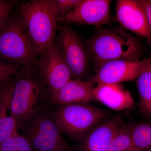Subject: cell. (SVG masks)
I'll list each match as a JSON object with an SVG mask.
<instances>
[{
	"instance_id": "6da1fadb",
	"label": "cell",
	"mask_w": 151,
	"mask_h": 151,
	"mask_svg": "<svg viewBox=\"0 0 151 151\" xmlns=\"http://www.w3.org/2000/svg\"><path fill=\"white\" fill-rule=\"evenodd\" d=\"M84 44L95 71L109 61L137 60L142 55L137 38L122 27H95Z\"/></svg>"
},
{
	"instance_id": "7a4b0ae2",
	"label": "cell",
	"mask_w": 151,
	"mask_h": 151,
	"mask_svg": "<svg viewBox=\"0 0 151 151\" xmlns=\"http://www.w3.org/2000/svg\"><path fill=\"white\" fill-rule=\"evenodd\" d=\"M50 94L34 65L25 66L14 77L10 114L18 126L50 103Z\"/></svg>"
},
{
	"instance_id": "3957f363",
	"label": "cell",
	"mask_w": 151,
	"mask_h": 151,
	"mask_svg": "<svg viewBox=\"0 0 151 151\" xmlns=\"http://www.w3.org/2000/svg\"><path fill=\"white\" fill-rule=\"evenodd\" d=\"M38 56L35 43L18 11L14 12L0 30V60L30 66Z\"/></svg>"
},
{
	"instance_id": "277c9868",
	"label": "cell",
	"mask_w": 151,
	"mask_h": 151,
	"mask_svg": "<svg viewBox=\"0 0 151 151\" xmlns=\"http://www.w3.org/2000/svg\"><path fill=\"white\" fill-rule=\"evenodd\" d=\"M17 9L40 57L54 43L56 35L58 17L52 0H31L20 3Z\"/></svg>"
},
{
	"instance_id": "5b68a950",
	"label": "cell",
	"mask_w": 151,
	"mask_h": 151,
	"mask_svg": "<svg viewBox=\"0 0 151 151\" xmlns=\"http://www.w3.org/2000/svg\"><path fill=\"white\" fill-rule=\"evenodd\" d=\"M56 106L53 116L60 131L74 140H81L93 127L111 115L110 111L88 103Z\"/></svg>"
},
{
	"instance_id": "8992f818",
	"label": "cell",
	"mask_w": 151,
	"mask_h": 151,
	"mask_svg": "<svg viewBox=\"0 0 151 151\" xmlns=\"http://www.w3.org/2000/svg\"><path fill=\"white\" fill-rule=\"evenodd\" d=\"M48 105L18 125V131L35 151H57L68 146L55 121Z\"/></svg>"
},
{
	"instance_id": "52a82bcc",
	"label": "cell",
	"mask_w": 151,
	"mask_h": 151,
	"mask_svg": "<svg viewBox=\"0 0 151 151\" xmlns=\"http://www.w3.org/2000/svg\"><path fill=\"white\" fill-rule=\"evenodd\" d=\"M54 44L72 79L86 81L90 60L84 41L70 24H58Z\"/></svg>"
},
{
	"instance_id": "ba28073f",
	"label": "cell",
	"mask_w": 151,
	"mask_h": 151,
	"mask_svg": "<svg viewBox=\"0 0 151 151\" xmlns=\"http://www.w3.org/2000/svg\"><path fill=\"white\" fill-rule=\"evenodd\" d=\"M34 65L50 95L72 79L70 70L54 43Z\"/></svg>"
},
{
	"instance_id": "9c48e42d",
	"label": "cell",
	"mask_w": 151,
	"mask_h": 151,
	"mask_svg": "<svg viewBox=\"0 0 151 151\" xmlns=\"http://www.w3.org/2000/svg\"><path fill=\"white\" fill-rule=\"evenodd\" d=\"M111 2L110 0H82L66 16L58 19V22L103 27L109 23Z\"/></svg>"
},
{
	"instance_id": "30bf717a",
	"label": "cell",
	"mask_w": 151,
	"mask_h": 151,
	"mask_svg": "<svg viewBox=\"0 0 151 151\" xmlns=\"http://www.w3.org/2000/svg\"><path fill=\"white\" fill-rule=\"evenodd\" d=\"M147 58L143 60H118L106 63L96 70L89 80L94 84H120L136 79Z\"/></svg>"
},
{
	"instance_id": "8fae6325",
	"label": "cell",
	"mask_w": 151,
	"mask_h": 151,
	"mask_svg": "<svg viewBox=\"0 0 151 151\" xmlns=\"http://www.w3.org/2000/svg\"><path fill=\"white\" fill-rule=\"evenodd\" d=\"M114 19L124 29L142 37L151 44L150 30L147 16L139 0L116 1Z\"/></svg>"
},
{
	"instance_id": "7c38bea8",
	"label": "cell",
	"mask_w": 151,
	"mask_h": 151,
	"mask_svg": "<svg viewBox=\"0 0 151 151\" xmlns=\"http://www.w3.org/2000/svg\"><path fill=\"white\" fill-rule=\"evenodd\" d=\"M122 115L108 118L91 129L81 139L80 151H106L123 125Z\"/></svg>"
},
{
	"instance_id": "4fadbf2b",
	"label": "cell",
	"mask_w": 151,
	"mask_h": 151,
	"mask_svg": "<svg viewBox=\"0 0 151 151\" xmlns=\"http://www.w3.org/2000/svg\"><path fill=\"white\" fill-rule=\"evenodd\" d=\"M95 84L86 81L71 79L59 90L50 94V103L56 105L75 103H88L95 100Z\"/></svg>"
},
{
	"instance_id": "5bb4252c",
	"label": "cell",
	"mask_w": 151,
	"mask_h": 151,
	"mask_svg": "<svg viewBox=\"0 0 151 151\" xmlns=\"http://www.w3.org/2000/svg\"><path fill=\"white\" fill-rule=\"evenodd\" d=\"M94 96L95 100L115 111L126 110L134 103L130 92L120 84H98L94 88Z\"/></svg>"
},
{
	"instance_id": "9a60e30c",
	"label": "cell",
	"mask_w": 151,
	"mask_h": 151,
	"mask_svg": "<svg viewBox=\"0 0 151 151\" xmlns=\"http://www.w3.org/2000/svg\"><path fill=\"white\" fill-rule=\"evenodd\" d=\"M139 98L140 112L151 117V55L147 60L139 75L136 78Z\"/></svg>"
},
{
	"instance_id": "2e32d148",
	"label": "cell",
	"mask_w": 151,
	"mask_h": 151,
	"mask_svg": "<svg viewBox=\"0 0 151 151\" xmlns=\"http://www.w3.org/2000/svg\"><path fill=\"white\" fill-rule=\"evenodd\" d=\"M12 90L8 87L0 101V145L18 132V123L8 114Z\"/></svg>"
},
{
	"instance_id": "e0dca14e",
	"label": "cell",
	"mask_w": 151,
	"mask_h": 151,
	"mask_svg": "<svg viewBox=\"0 0 151 151\" xmlns=\"http://www.w3.org/2000/svg\"><path fill=\"white\" fill-rule=\"evenodd\" d=\"M133 147L138 151H148L151 148V123H144L131 127Z\"/></svg>"
},
{
	"instance_id": "ac0fdd59",
	"label": "cell",
	"mask_w": 151,
	"mask_h": 151,
	"mask_svg": "<svg viewBox=\"0 0 151 151\" xmlns=\"http://www.w3.org/2000/svg\"><path fill=\"white\" fill-rule=\"evenodd\" d=\"M131 127L123 124L108 145L106 151H128L133 146Z\"/></svg>"
},
{
	"instance_id": "d6986e66",
	"label": "cell",
	"mask_w": 151,
	"mask_h": 151,
	"mask_svg": "<svg viewBox=\"0 0 151 151\" xmlns=\"http://www.w3.org/2000/svg\"><path fill=\"white\" fill-rule=\"evenodd\" d=\"M24 66L0 60V84L18 74Z\"/></svg>"
},
{
	"instance_id": "ffe728a7",
	"label": "cell",
	"mask_w": 151,
	"mask_h": 151,
	"mask_svg": "<svg viewBox=\"0 0 151 151\" xmlns=\"http://www.w3.org/2000/svg\"><path fill=\"white\" fill-rule=\"evenodd\" d=\"M17 0H0V30L9 16L20 4Z\"/></svg>"
},
{
	"instance_id": "44dd1931",
	"label": "cell",
	"mask_w": 151,
	"mask_h": 151,
	"mask_svg": "<svg viewBox=\"0 0 151 151\" xmlns=\"http://www.w3.org/2000/svg\"><path fill=\"white\" fill-rule=\"evenodd\" d=\"M82 0H52L57 13L58 19L65 16L76 7L78 6Z\"/></svg>"
},
{
	"instance_id": "7402d4cb",
	"label": "cell",
	"mask_w": 151,
	"mask_h": 151,
	"mask_svg": "<svg viewBox=\"0 0 151 151\" xmlns=\"http://www.w3.org/2000/svg\"><path fill=\"white\" fill-rule=\"evenodd\" d=\"M15 136L17 151H35L29 141L18 132L16 133Z\"/></svg>"
},
{
	"instance_id": "603a6c76",
	"label": "cell",
	"mask_w": 151,
	"mask_h": 151,
	"mask_svg": "<svg viewBox=\"0 0 151 151\" xmlns=\"http://www.w3.org/2000/svg\"><path fill=\"white\" fill-rule=\"evenodd\" d=\"M145 12L151 35V0H139Z\"/></svg>"
},
{
	"instance_id": "cb8c5ba5",
	"label": "cell",
	"mask_w": 151,
	"mask_h": 151,
	"mask_svg": "<svg viewBox=\"0 0 151 151\" xmlns=\"http://www.w3.org/2000/svg\"><path fill=\"white\" fill-rule=\"evenodd\" d=\"M6 81H5L4 82H3L1 84H0V101L2 98L4 92Z\"/></svg>"
},
{
	"instance_id": "d4e9b609",
	"label": "cell",
	"mask_w": 151,
	"mask_h": 151,
	"mask_svg": "<svg viewBox=\"0 0 151 151\" xmlns=\"http://www.w3.org/2000/svg\"><path fill=\"white\" fill-rule=\"evenodd\" d=\"M57 151H71L69 148V146H67L63 148L62 149H60L58 150Z\"/></svg>"
},
{
	"instance_id": "484cf974",
	"label": "cell",
	"mask_w": 151,
	"mask_h": 151,
	"mask_svg": "<svg viewBox=\"0 0 151 151\" xmlns=\"http://www.w3.org/2000/svg\"><path fill=\"white\" fill-rule=\"evenodd\" d=\"M128 151H138L137 150L136 148H135L133 146H132V147Z\"/></svg>"
},
{
	"instance_id": "4316f807",
	"label": "cell",
	"mask_w": 151,
	"mask_h": 151,
	"mask_svg": "<svg viewBox=\"0 0 151 151\" xmlns=\"http://www.w3.org/2000/svg\"><path fill=\"white\" fill-rule=\"evenodd\" d=\"M148 151H151V148L150 149V150Z\"/></svg>"
}]
</instances>
